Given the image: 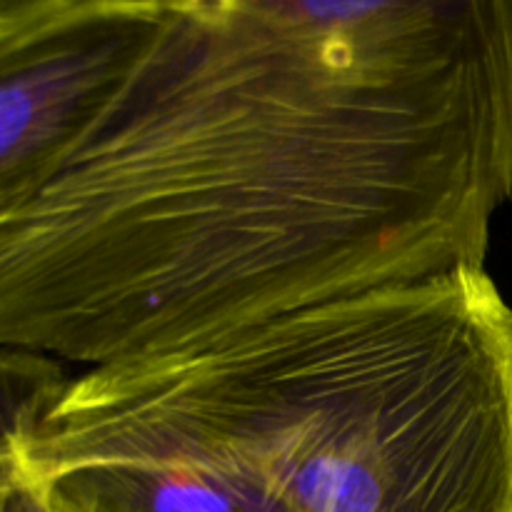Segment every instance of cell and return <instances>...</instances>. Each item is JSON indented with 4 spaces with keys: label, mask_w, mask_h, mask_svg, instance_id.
<instances>
[{
    "label": "cell",
    "mask_w": 512,
    "mask_h": 512,
    "mask_svg": "<svg viewBox=\"0 0 512 512\" xmlns=\"http://www.w3.org/2000/svg\"><path fill=\"white\" fill-rule=\"evenodd\" d=\"M100 0H0V53L20 48L60 20Z\"/></svg>",
    "instance_id": "8992f818"
},
{
    "label": "cell",
    "mask_w": 512,
    "mask_h": 512,
    "mask_svg": "<svg viewBox=\"0 0 512 512\" xmlns=\"http://www.w3.org/2000/svg\"><path fill=\"white\" fill-rule=\"evenodd\" d=\"M510 200V95L168 8L108 108L0 210V343L88 368L188 353L485 265Z\"/></svg>",
    "instance_id": "6da1fadb"
},
{
    "label": "cell",
    "mask_w": 512,
    "mask_h": 512,
    "mask_svg": "<svg viewBox=\"0 0 512 512\" xmlns=\"http://www.w3.org/2000/svg\"><path fill=\"white\" fill-rule=\"evenodd\" d=\"M28 483L53 512H290L245 475L188 458L88 460Z\"/></svg>",
    "instance_id": "5b68a950"
},
{
    "label": "cell",
    "mask_w": 512,
    "mask_h": 512,
    "mask_svg": "<svg viewBox=\"0 0 512 512\" xmlns=\"http://www.w3.org/2000/svg\"><path fill=\"white\" fill-rule=\"evenodd\" d=\"M3 473L188 458L290 512H512V308L458 265L223 340L65 375Z\"/></svg>",
    "instance_id": "7a4b0ae2"
},
{
    "label": "cell",
    "mask_w": 512,
    "mask_h": 512,
    "mask_svg": "<svg viewBox=\"0 0 512 512\" xmlns=\"http://www.w3.org/2000/svg\"><path fill=\"white\" fill-rule=\"evenodd\" d=\"M160 0H100L0 53V210L23 203L158 35Z\"/></svg>",
    "instance_id": "3957f363"
},
{
    "label": "cell",
    "mask_w": 512,
    "mask_h": 512,
    "mask_svg": "<svg viewBox=\"0 0 512 512\" xmlns=\"http://www.w3.org/2000/svg\"><path fill=\"white\" fill-rule=\"evenodd\" d=\"M230 15L408 78H470L512 98V0H160Z\"/></svg>",
    "instance_id": "277c9868"
},
{
    "label": "cell",
    "mask_w": 512,
    "mask_h": 512,
    "mask_svg": "<svg viewBox=\"0 0 512 512\" xmlns=\"http://www.w3.org/2000/svg\"><path fill=\"white\" fill-rule=\"evenodd\" d=\"M0 512H53L43 495L18 475L3 473V490H0Z\"/></svg>",
    "instance_id": "52a82bcc"
}]
</instances>
